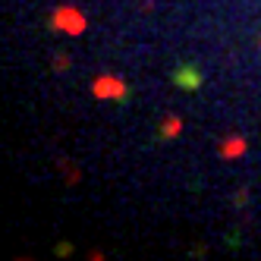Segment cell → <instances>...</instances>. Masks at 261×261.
I'll return each instance as SVG.
<instances>
[{
  "mask_svg": "<svg viewBox=\"0 0 261 261\" xmlns=\"http://www.w3.org/2000/svg\"><path fill=\"white\" fill-rule=\"evenodd\" d=\"M176 82H179L182 88H198L201 76H198L195 69H179V72H176Z\"/></svg>",
  "mask_w": 261,
  "mask_h": 261,
  "instance_id": "1",
  "label": "cell"
}]
</instances>
